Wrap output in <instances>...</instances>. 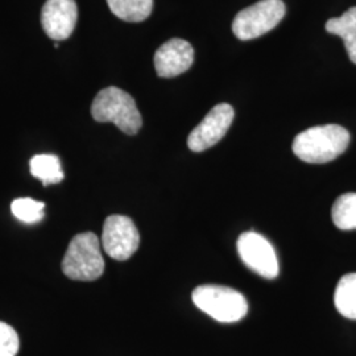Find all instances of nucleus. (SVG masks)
<instances>
[{"mask_svg": "<svg viewBox=\"0 0 356 356\" xmlns=\"http://www.w3.org/2000/svg\"><path fill=\"white\" fill-rule=\"evenodd\" d=\"M326 31L343 40L347 54L356 65V7H351L339 17L327 20Z\"/></svg>", "mask_w": 356, "mask_h": 356, "instance_id": "9b49d317", "label": "nucleus"}, {"mask_svg": "<svg viewBox=\"0 0 356 356\" xmlns=\"http://www.w3.org/2000/svg\"><path fill=\"white\" fill-rule=\"evenodd\" d=\"M91 115L99 123H114L126 135H136L143 126L135 99L124 90L115 86L97 94L91 104Z\"/></svg>", "mask_w": 356, "mask_h": 356, "instance_id": "f03ea898", "label": "nucleus"}, {"mask_svg": "<svg viewBox=\"0 0 356 356\" xmlns=\"http://www.w3.org/2000/svg\"><path fill=\"white\" fill-rule=\"evenodd\" d=\"M286 13L282 0H260L238 13L232 22V32L242 41L260 38L279 26Z\"/></svg>", "mask_w": 356, "mask_h": 356, "instance_id": "39448f33", "label": "nucleus"}, {"mask_svg": "<svg viewBox=\"0 0 356 356\" xmlns=\"http://www.w3.org/2000/svg\"><path fill=\"white\" fill-rule=\"evenodd\" d=\"M194 61V49L186 40L170 38L154 53V69L161 78H173L189 70Z\"/></svg>", "mask_w": 356, "mask_h": 356, "instance_id": "9d476101", "label": "nucleus"}, {"mask_svg": "<svg viewBox=\"0 0 356 356\" xmlns=\"http://www.w3.org/2000/svg\"><path fill=\"white\" fill-rule=\"evenodd\" d=\"M116 17L129 23H140L152 13L153 0H107Z\"/></svg>", "mask_w": 356, "mask_h": 356, "instance_id": "ddd939ff", "label": "nucleus"}, {"mask_svg": "<svg viewBox=\"0 0 356 356\" xmlns=\"http://www.w3.org/2000/svg\"><path fill=\"white\" fill-rule=\"evenodd\" d=\"M31 175L40 179L44 186L60 184L64 179L61 161L56 154H36L29 161Z\"/></svg>", "mask_w": 356, "mask_h": 356, "instance_id": "f8f14e48", "label": "nucleus"}, {"mask_svg": "<svg viewBox=\"0 0 356 356\" xmlns=\"http://www.w3.org/2000/svg\"><path fill=\"white\" fill-rule=\"evenodd\" d=\"M101 245L94 232L76 235L69 244L63 260L65 276L70 280H98L104 270Z\"/></svg>", "mask_w": 356, "mask_h": 356, "instance_id": "7ed1b4c3", "label": "nucleus"}, {"mask_svg": "<svg viewBox=\"0 0 356 356\" xmlns=\"http://www.w3.org/2000/svg\"><path fill=\"white\" fill-rule=\"evenodd\" d=\"M20 347L17 332L4 322H0V356H16Z\"/></svg>", "mask_w": 356, "mask_h": 356, "instance_id": "f3484780", "label": "nucleus"}, {"mask_svg": "<svg viewBox=\"0 0 356 356\" xmlns=\"http://www.w3.org/2000/svg\"><path fill=\"white\" fill-rule=\"evenodd\" d=\"M45 204L32 198H17L11 204L15 218L24 223H36L44 218Z\"/></svg>", "mask_w": 356, "mask_h": 356, "instance_id": "dca6fc26", "label": "nucleus"}, {"mask_svg": "<svg viewBox=\"0 0 356 356\" xmlns=\"http://www.w3.org/2000/svg\"><path fill=\"white\" fill-rule=\"evenodd\" d=\"M350 140V132L342 126H317L294 138L293 152L309 164H326L339 157L347 149Z\"/></svg>", "mask_w": 356, "mask_h": 356, "instance_id": "f257e3e1", "label": "nucleus"}, {"mask_svg": "<svg viewBox=\"0 0 356 356\" xmlns=\"http://www.w3.org/2000/svg\"><path fill=\"white\" fill-rule=\"evenodd\" d=\"M78 19L76 0H47L41 11V24L54 41L70 38Z\"/></svg>", "mask_w": 356, "mask_h": 356, "instance_id": "1a4fd4ad", "label": "nucleus"}, {"mask_svg": "<svg viewBox=\"0 0 356 356\" xmlns=\"http://www.w3.org/2000/svg\"><path fill=\"white\" fill-rule=\"evenodd\" d=\"M243 263L261 277L275 279L279 275V260L275 248L260 234L244 232L236 244Z\"/></svg>", "mask_w": 356, "mask_h": 356, "instance_id": "0eeeda50", "label": "nucleus"}, {"mask_svg": "<svg viewBox=\"0 0 356 356\" xmlns=\"http://www.w3.org/2000/svg\"><path fill=\"white\" fill-rule=\"evenodd\" d=\"M140 244V234L134 220L126 216H110L103 225L104 252L118 261L128 260Z\"/></svg>", "mask_w": 356, "mask_h": 356, "instance_id": "423d86ee", "label": "nucleus"}, {"mask_svg": "<svg viewBox=\"0 0 356 356\" xmlns=\"http://www.w3.org/2000/svg\"><path fill=\"white\" fill-rule=\"evenodd\" d=\"M191 298L200 310L223 323L238 322L248 312L245 297L229 286L200 285L194 289Z\"/></svg>", "mask_w": 356, "mask_h": 356, "instance_id": "20e7f679", "label": "nucleus"}, {"mask_svg": "<svg viewBox=\"0 0 356 356\" xmlns=\"http://www.w3.org/2000/svg\"><path fill=\"white\" fill-rule=\"evenodd\" d=\"M331 216L339 229H356V193H346L332 204Z\"/></svg>", "mask_w": 356, "mask_h": 356, "instance_id": "2eb2a0df", "label": "nucleus"}, {"mask_svg": "<svg viewBox=\"0 0 356 356\" xmlns=\"http://www.w3.org/2000/svg\"><path fill=\"white\" fill-rule=\"evenodd\" d=\"M234 108L229 103H219L204 116L188 138V147L193 152H204L216 145L227 134L234 120Z\"/></svg>", "mask_w": 356, "mask_h": 356, "instance_id": "6e6552de", "label": "nucleus"}, {"mask_svg": "<svg viewBox=\"0 0 356 356\" xmlns=\"http://www.w3.org/2000/svg\"><path fill=\"white\" fill-rule=\"evenodd\" d=\"M334 302L343 317L356 319V273H347L339 280L334 294Z\"/></svg>", "mask_w": 356, "mask_h": 356, "instance_id": "4468645a", "label": "nucleus"}]
</instances>
